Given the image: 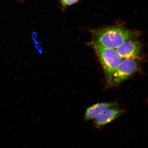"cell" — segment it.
Wrapping results in <instances>:
<instances>
[{"instance_id": "cell-5", "label": "cell", "mask_w": 148, "mask_h": 148, "mask_svg": "<svg viewBox=\"0 0 148 148\" xmlns=\"http://www.w3.org/2000/svg\"><path fill=\"white\" fill-rule=\"evenodd\" d=\"M121 109L112 108L108 109L94 118V125L96 128L101 129L107 124L114 121L123 113Z\"/></svg>"}, {"instance_id": "cell-7", "label": "cell", "mask_w": 148, "mask_h": 148, "mask_svg": "<svg viewBox=\"0 0 148 148\" xmlns=\"http://www.w3.org/2000/svg\"><path fill=\"white\" fill-rule=\"evenodd\" d=\"M62 6L66 7L75 4L78 2L79 0H60Z\"/></svg>"}, {"instance_id": "cell-8", "label": "cell", "mask_w": 148, "mask_h": 148, "mask_svg": "<svg viewBox=\"0 0 148 148\" xmlns=\"http://www.w3.org/2000/svg\"><path fill=\"white\" fill-rule=\"evenodd\" d=\"M18 1L20 2L23 3V2H24L25 0H18Z\"/></svg>"}, {"instance_id": "cell-3", "label": "cell", "mask_w": 148, "mask_h": 148, "mask_svg": "<svg viewBox=\"0 0 148 148\" xmlns=\"http://www.w3.org/2000/svg\"><path fill=\"white\" fill-rule=\"evenodd\" d=\"M138 62L132 59H124L113 73L106 78L107 88L117 86L126 80L137 71Z\"/></svg>"}, {"instance_id": "cell-1", "label": "cell", "mask_w": 148, "mask_h": 148, "mask_svg": "<svg viewBox=\"0 0 148 148\" xmlns=\"http://www.w3.org/2000/svg\"><path fill=\"white\" fill-rule=\"evenodd\" d=\"M91 33L92 42L102 47L114 49L138 35V33L134 31L116 27L94 29Z\"/></svg>"}, {"instance_id": "cell-2", "label": "cell", "mask_w": 148, "mask_h": 148, "mask_svg": "<svg viewBox=\"0 0 148 148\" xmlns=\"http://www.w3.org/2000/svg\"><path fill=\"white\" fill-rule=\"evenodd\" d=\"M90 44L95 51L107 78L120 65L123 58L116 49L103 47L93 42Z\"/></svg>"}, {"instance_id": "cell-4", "label": "cell", "mask_w": 148, "mask_h": 148, "mask_svg": "<svg viewBox=\"0 0 148 148\" xmlns=\"http://www.w3.org/2000/svg\"><path fill=\"white\" fill-rule=\"evenodd\" d=\"M141 49L139 42L132 39L125 42L116 49L122 58L135 60L139 56Z\"/></svg>"}, {"instance_id": "cell-6", "label": "cell", "mask_w": 148, "mask_h": 148, "mask_svg": "<svg viewBox=\"0 0 148 148\" xmlns=\"http://www.w3.org/2000/svg\"><path fill=\"white\" fill-rule=\"evenodd\" d=\"M117 103L116 102H107L98 103L92 105L87 108L84 116L85 121L94 119L96 116L108 109L114 108Z\"/></svg>"}]
</instances>
